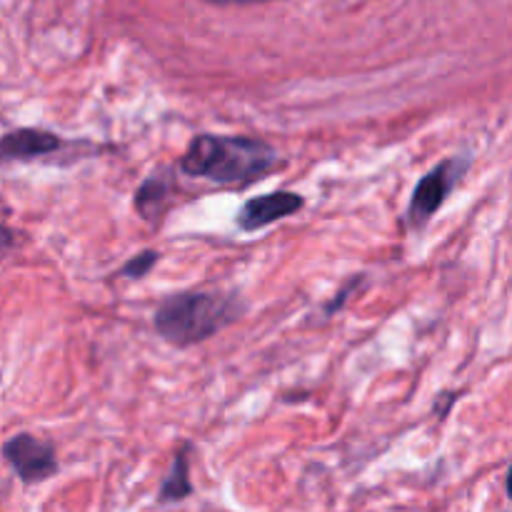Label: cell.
<instances>
[{"label": "cell", "mask_w": 512, "mask_h": 512, "mask_svg": "<svg viewBox=\"0 0 512 512\" xmlns=\"http://www.w3.org/2000/svg\"><path fill=\"white\" fill-rule=\"evenodd\" d=\"M305 208V198L290 190H275V193L255 195V198L245 200L243 208L235 215V223L245 233H255L260 228L278 223V220L295 215L298 210Z\"/></svg>", "instance_id": "cell-5"}, {"label": "cell", "mask_w": 512, "mask_h": 512, "mask_svg": "<svg viewBox=\"0 0 512 512\" xmlns=\"http://www.w3.org/2000/svg\"><path fill=\"white\" fill-rule=\"evenodd\" d=\"M63 145L65 140L58 138L55 133H50V130L18 128L3 135L0 153H3L5 160H23V163H28V160L58 153Z\"/></svg>", "instance_id": "cell-6"}, {"label": "cell", "mask_w": 512, "mask_h": 512, "mask_svg": "<svg viewBox=\"0 0 512 512\" xmlns=\"http://www.w3.org/2000/svg\"><path fill=\"white\" fill-rule=\"evenodd\" d=\"M470 170V155H453V158L443 160L440 165H435L430 173H425L423 178L415 185L413 195H410L408 205V220L413 228H425L428 220L443 208L445 200L453 195V190L458 188L460 180L468 175Z\"/></svg>", "instance_id": "cell-3"}, {"label": "cell", "mask_w": 512, "mask_h": 512, "mask_svg": "<svg viewBox=\"0 0 512 512\" xmlns=\"http://www.w3.org/2000/svg\"><path fill=\"white\" fill-rule=\"evenodd\" d=\"M193 493V485H190V468H188V455L178 453L173 460V468H170L168 478L160 485L158 500L160 503H180L188 495Z\"/></svg>", "instance_id": "cell-8"}, {"label": "cell", "mask_w": 512, "mask_h": 512, "mask_svg": "<svg viewBox=\"0 0 512 512\" xmlns=\"http://www.w3.org/2000/svg\"><path fill=\"white\" fill-rule=\"evenodd\" d=\"M245 313L235 290H188L168 295L155 308V333L175 348H190L213 338Z\"/></svg>", "instance_id": "cell-2"}, {"label": "cell", "mask_w": 512, "mask_h": 512, "mask_svg": "<svg viewBox=\"0 0 512 512\" xmlns=\"http://www.w3.org/2000/svg\"><path fill=\"white\" fill-rule=\"evenodd\" d=\"M3 455L23 485H38L58 473V458H55L53 445L30 433H20L5 440Z\"/></svg>", "instance_id": "cell-4"}, {"label": "cell", "mask_w": 512, "mask_h": 512, "mask_svg": "<svg viewBox=\"0 0 512 512\" xmlns=\"http://www.w3.org/2000/svg\"><path fill=\"white\" fill-rule=\"evenodd\" d=\"M355 288V283H348V288H345L343 290V293H338V295H335V298H333V303H330L328 305V308H325V313H335V310H338V308H343V303H345V298H348V293H350V290H353Z\"/></svg>", "instance_id": "cell-10"}, {"label": "cell", "mask_w": 512, "mask_h": 512, "mask_svg": "<svg viewBox=\"0 0 512 512\" xmlns=\"http://www.w3.org/2000/svg\"><path fill=\"white\" fill-rule=\"evenodd\" d=\"M505 488H508V495L512 498V468H510V473H508V483H505Z\"/></svg>", "instance_id": "cell-11"}, {"label": "cell", "mask_w": 512, "mask_h": 512, "mask_svg": "<svg viewBox=\"0 0 512 512\" xmlns=\"http://www.w3.org/2000/svg\"><path fill=\"white\" fill-rule=\"evenodd\" d=\"M278 150L258 138L243 135H195L180 155V170L190 178L220 185H253L278 170Z\"/></svg>", "instance_id": "cell-1"}, {"label": "cell", "mask_w": 512, "mask_h": 512, "mask_svg": "<svg viewBox=\"0 0 512 512\" xmlns=\"http://www.w3.org/2000/svg\"><path fill=\"white\" fill-rule=\"evenodd\" d=\"M158 260H160L158 250H140L138 255H133V258H130L128 263L120 268V275H123V278H130V280H140L155 268V263H158Z\"/></svg>", "instance_id": "cell-9"}, {"label": "cell", "mask_w": 512, "mask_h": 512, "mask_svg": "<svg viewBox=\"0 0 512 512\" xmlns=\"http://www.w3.org/2000/svg\"><path fill=\"white\" fill-rule=\"evenodd\" d=\"M175 193V173L170 165H160L135 190V210L148 220L150 225L158 223L168 210L170 198Z\"/></svg>", "instance_id": "cell-7"}]
</instances>
